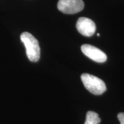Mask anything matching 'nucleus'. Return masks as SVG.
Instances as JSON below:
<instances>
[{
  "label": "nucleus",
  "mask_w": 124,
  "mask_h": 124,
  "mask_svg": "<svg viewBox=\"0 0 124 124\" xmlns=\"http://www.w3.org/2000/svg\"><path fill=\"white\" fill-rule=\"evenodd\" d=\"M117 118L120 121L121 124H124V113H120L118 114Z\"/></svg>",
  "instance_id": "nucleus-7"
},
{
  "label": "nucleus",
  "mask_w": 124,
  "mask_h": 124,
  "mask_svg": "<svg viewBox=\"0 0 124 124\" xmlns=\"http://www.w3.org/2000/svg\"><path fill=\"white\" fill-rule=\"evenodd\" d=\"M20 39L25 46L26 53L29 60L33 62H38L40 57V48L38 40L27 32L21 34Z\"/></svg>",
  "instance_id": "nucleus-1"
},
{
  "label": "nucleus",
  "mask_w": 124,
  "mask_h": 124,
  "mask_svg": "<svg viewBox=\"0 0 124 124\" xmlns=\"http://www.w3.org/2000/svg\"><path fill=\"white\" fill-rule=\"evenodd\" d=\"M76 27L81 35L87 37L93 36L96 30V26L94 21L86 17L79 18L77 22Z\"/></svg>",
  "instance_id": "nucleus-5"
},
{
  "label": "nucleus",
  "mask_w": 124,
  "mask_h": 124,
  "mask_svg": "<svg viewBox=\"0 0 124 124\" xmlns=\"http://www.w3.org/2000/svg\"><path fill=\"white\" fill-rule=\"evenodd\" d=\"M101 118L98 114L94 111H89L86 114V118L85 124H98L100 123Z\"/></svg>",
  "instance_id": "nucleus-6"
},
{
  "label": "nucleus",
  "mask_w": 124,
  "mask_h": 124,
  "mask_svg": "<svg viewBox=\"0 0 124 124\" xmlns=\"http://www.w3.org/2000/svg\"><path fill=\"white\" fill-rule=\"evenodd\" d=\"M81 50L86 56L98 63H103L107 60V56L103 51L89 44H83Z\"/></svg>",
  "instance_id": "nucleus-4"
},
{
  "label": "nucleus",
  "mask_w": 124,
  "mask_h": 124,
  "mask_svg": "<svg viewBox=\"0 0 124 124\" xmlns=\"http://www.w3.org/2000/svg\"><path fill=\"white\" fill-rule=\"evenodd\" d=\"M85 4L82 0H59L58 8L65 14H75L83 10Z\"/></svg>",
  "instance_id": "nucleus-3"
},
{
  "label": "nucleus",
  "mask_w": 124,
  "mask_h": 124,
  "mask_svg": "<svg viewBox=\"0 0 124 124\" xmlns=\"http://www.w3.org/2000/svg\"><path fill=\"white\" fill-rule=\"evenodd\" d=\"M81 80L86 89L94 95H101L106 90L105 82L95 76L87 73L82 74Z\"/></svg>",
  "instance_id": "nucleus-2"
}]
</instances>
